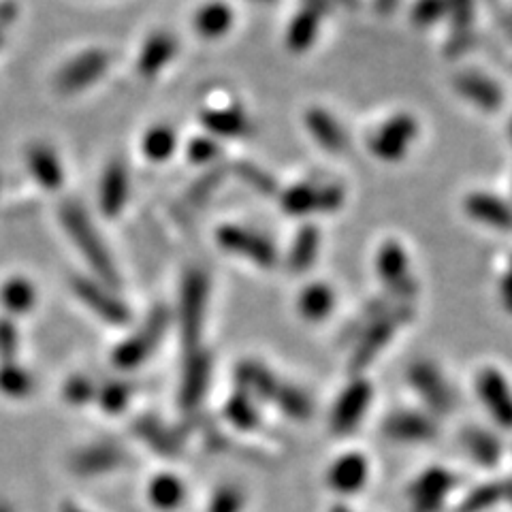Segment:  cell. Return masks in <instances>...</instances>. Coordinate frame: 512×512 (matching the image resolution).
<instances>
[{"label":"cell","mask_w":512,"mask_h":512,"mask_svg":"<svg viewBox=\"0 0 512 512\" xmlns=\"http://www.w3.org/2000/svg\"><path fill=\"white\" fill-rule=\"evenodd\" d=\"M476 389L491 416L502 427L512 429V391L500 372L483 370L476 378Z\"/></svg>","instance_id":"cell-12"},{"label":"cell","mask_w":512,"mask_h":512,"mask_svg":"<svg viewBox=\"0 0 512 512\" xmlns=\"http://www.w3.org/2000/svg\"><path fill=\"white\" fill-rule=\"evenodd\" d=\"M207 276L199 269H192L184 278L182 286V303H180V318H182V338L188 348H195L201 338L203 316L207 306Z\"/></svg>","instance_id":"cell-3"},{"label":"cell","mask_w":512,"mask_h":512,"mask_svg":"<svg viewBox=\"0 0 512 512\" xmlns=\"http://www.w3.org/2000/svg\"><path fill=\"white\" fill-rule=\"evenodd\" d=\"M109 67V54L101 50H90L73 58L67 67H64L58 77L56 84L60 92H79L94 84Z\"/></svg>","instance_id":"cell-8"},{"label":"cell","mask_w":512,"mask_h":512,"mask_svg":"<svg viewBox=\"0 0 512 512\" xmlns=\"http://www.w3.org/2000/svg\"><path fill=\"white\" fill-rule=\"evenodd\" d=\"M60 222L62 227L67 229V233L73 237L75 246L82 250L90 267L103 278V282L118 286L120 278H118L116 265L111 261L103 239L99 237V233H96L90 216L84 212V207L77 205L75 201H67L60 207Z\"/></svg>","instance_id":"cell-1"},{"label":"cell","mask_w":512,"mask_h":512,"mask_svg":"<svg viewBox=\"0 0 512 512\" xmlns=\"http://www.w3.org/2000/svg\"><path fill=\"white\" fill-rule=\"evenodd\" d=\"M276 404L282 408L284 414L293 416V419H308L312 414L310 397L295 387H288V384H282V389L276 397Z\"/></svg>","instance_id":"cell-37"},{"label":"cell","mask_w":512,"mask_h":512,"mask_svg":"<svg viewBox=\"0 0 512 512\" xmlns=\"http://www.w3.org/2000/svg\"><path fill=\"white\" fill-rule=\"evenodd\" d=\"M28 167L30 173L35 175V180L47 188V190H56L62 184V167L60 160L54 154L52 148L47 146H32L28 150Z\"/></svg>","instance_id":"cell-23"},{"label":"cell","mask_w":512,"mask_h":512,"mask_svg":"<svg viewBox=\"0 0 512 512\" xmlns=\"http://www.w3.org/2000/svg\"><path fill=\"white\" fill-rule=\"evenodd\" d=\"M306 124L314 139L329 152L340 154L348 148V135L344 128L338 124L329 111L325 109H310L306 114Z\"/></svg>","instance_id":"cell-20"},{"label":"cell","mask_w":512,"mask_h":512,"mask_svg":"<svg viewBox=\"0 0 512 512\" xmlns=\"http://www.w3.org/2000/svg\"><path fill=\"white\" fill-rule=\"evenodd\" d=\"M455 88L483 111H495L502 107V90L489 77L478 73H461L455 77Z\"/></svg>","instance_id":"cell-17"},{"label":"cell","mask_w":512,"mask_h":512,"mask_svg":"<svg viewBox=\"0 0 512 512\" xmlns=\"http://www.w3.org/2000/svg\"><path fill=\"white\" fill-rule=\"evenodd\" d=\"M244 495L235 487L220 489L210 504V512H242Z\"/></svg>","instance_id":"cell-41"},{"label":"cell","mask_w":512,"mask_h":512,"mask_svg":"<svg viewBox=\"0 0 512 512\" xmlns=\"http://www.w3.org/2000/svg\"><path fill=\"white\" fill-rule=\"evenodd\" d=\"M455 487V476L446 470H429L425 472L410 489L412 510L414 512H436L444 498Z\"/></svg>","instance_id":"cell-13"},{"label":"cell","mask_w":512,"mask_h":512,"mask_svg":"<svg viewBox=\"0 0 512 512\" xmlns=\"http://www.w3.org/2000/svg\"><path fill=\"white\" fill-rule=\"evenodd\" d=\"M412 318V308L402 303V306L397 308H389L384 314L376 316L370 325H367L357 338V346L355 352H352V359H350V372H363L367 365H370L380 352L382 348L389 344V340L395 335V331L406 325L408 320Z\"/></svg>","instance_id":"cell-2"},{"label":"cell","mask_w":512,"mask_h":512,"mask_svg":"<svg viewBox=\"0 0 512 512\" xmlns=\"http://www.w3.org/2000/svg\"><path fill=\"white\" fill-rule=\"evenodd\" d=\"M233 24V11L222 5V3H212L203 7L197 18H195V26L199 30V35L205 39H218L227 32Z\"/></svg>","instance_id":"cell-29"},{"label":"cell","mask_w":512,"mask_h":512,"mask_svg":"<svg viewBox=\"0 0 512 512\" xmlns=\"http://www.w3.org/2000/svg\"><path fill=\"white\" fill-rule=\"evenodd\" d=\"M73 291L77 293V297L82 299L84 303H88V306L103 316L105 320H109V323H126L128 320V310L124 303L111 295L109 288L96 284L88 278H75L73 280Z\"/></svg>","instance_id":"cell-14"},{"label":"cell","mask_w":512,"mask_h":512,"mask_svg":"<svg viewBox=\"0 0 512 512\" xmlns=\"http://www.w3.org/2000/svg\"><path fill=\"white\" fill-rule=\"evenodd\" d=\"M214 135L220 137H244L252 131L250 120L239 109H210L201 120Z\"/></svg>","instance_id":"cell-27"},{"label":"cell","mask_w":512,"mask_h":512,"mask_svg":"<svg viewBox=\"0 0 512 512\" xmlns=\"http://www.w3.org/2000/svg\"><path fill=\"white\" fill-rule=\"evenodd\" d=\"M224 169H214V171H207L205 175L190 186V190L186 192V201L190 207H201L203 203H207L212 199L214 192L220 188L222 180H224Z\"/></svg>","instance_id":"cell-38"},{"label":"cell","mask_w":512,"mask_h":512,"mask_svg":"<svg viewBox=\"0 0 512 512\" xmlns=\"http://www.w3.org/2000/svg\"><path fill=\"white\" fill-rule=\"evenodd\" d=\"M378 271L384 286L395 299L408 301L416 293V282L412 280L408 271L406 252L397 242H387L380 248L378 254Z\"/></svg>","instance_id":"cell-7"},{"label":"cell","mask_w":512,"mask_h":512,"mask_svg":"<svg viewBox=\"0 0 512 512\" xmlns=\"http://www.w3.org/2000/svg\"><path fill=\"white\" fill-rule=\"evenodd\" d=\"M13 346H15V329L11 323L3 320V323H0V348L9 352L13 350Z\"/></svg>","instance_id":"cell-43"},{"label":"cell","mask_w":512,"mask_h":512,"mask_svg":"<svg viewBox=\"0 0 512 512\" xmlns=\"http://www.w3.org/2000/svg\"><path fill=\"white\" fill-rule=\"evenodd\" d=\"M233 171L242 178L252 190L261 192L265 197H271L278 192V182L271 178L267 171H263L261 167H256L254 163H248V160H239V163L233 165Z\"/></svg>","instance_id":"cell-34"},{"label":"cell","mask_w":512,"mask_h":512,"mask_svg":"<svg viewBox=\"0 0 512 512\" xmlns=\"http://www.w3.org/2000/svg\"><path fill=\"white\" fill-rule=\"evenodd\" d=\"M128 199V173L122 163H111L101 180V192H99V201H101V210L105 216H118Z\"/></svg>","instance_id":"cell-18"},{"label":"cell","mask_w":512,"mask_h":512,"mask_svg":"<svg viewBox=\"0 0 512 512\" xmlns=\"http://www.w3.org/2000/svg\"><path fill=\"white\" fill-rule=\"evenodd\" d=\"M175 143H178V139H175V133L169 126H154L143 137V152L154 163H163L175 152Z\"/></svg>","instance_id":"cell-33"},{"label":"cell","mask_w":512,"mask_h":512,"mask_svg":"<svg viewBox=\"0 0 512 512\" xmlns=\"http://www.w3.org/2000/svg\"><path fill=\"white\" fill-rule=\"evenodd\" d=\"M32 301H35V288L28 280L13 278L3 286V303L11 312H26L32 306Z\"/></svg>","instance_id":"cell-35"},{"label":"cell","mask_w":512,"mask_h":512,"mask_svg":"<svg viewBox=\"0 0 512 512\" xmlns=\"http://www.w3.org/2000/svg\"><path fill=\"white\" fill-rule=\"evenodd\" d=\"M384 434L397 442H427L438 434L436 423L416 412H393L384 421Z\"/></svg>","instance_id":"cell-15"},{"label":"cell","mask_w":512,"mask_h":512,"mask_svg":"<svg viewBox=\"0 0 512 512\" xmlns=\"http://www.w3.org/2000/svg\"><path fill=\"white\" fill-rule=\"evenodd\" d=\"M365 478H367V461L363 455H357V453L344 455L342 459L335 461V466L329 472V483L342 493H352L361 489Z\"/></svg>","instance_id":"cell-22"},{"label":"cell","mask_w":512,"mask_h":512,"mask_svg":"<svg viewBox=\"0 0 512 512\" xmlns=\"http://www.w3.org/2000/svg\"><path fill=\"white\" fill-rule=\"evenodd\" d=\"M448 11L446 0H419L412 9V20L419 26H431L444 18Z\"/></svg>","instance_id":"cell-40"},{"label":"cell","mask_w":512,"mask_h":512,"mask_svg":"<svg viewBox=\"0 0 512 512\" xmlns=\"http://www.w3.org/2000/svg\"><path fill=\"white\" fill-rule=\"evenodd\" d=\"M218 244L261 267H274L278 261V250L269 239L242 227H222L218 231Z\"/></svg>","instance_id":"cell-6"},{"label":"cell","mask_w":512,"mask_h":512,"mask_svg":"<svg viewBox=\"0 0 512 512\" xmlns=\"http://www.w3.org/2000/svg\"><path fill=\"white\" fill-rule=\"evenodd\" d=\"M466 210L472 218L489 224V227L512 231V210L498 197L485 195V192H476V195L468 197Z\"/></svg>","instance_id":"cell-21"},{"label":"cell","mask_w":512,"mask_h":512,"mask_svg":"<svg viewBox=\"0 0 512 512\" xmlns=\"http://www.w3.org/2000/svg\"><path fill=\"white\" fill-rule=\"evenodd\" d=\"M446 3H448V13H451V20H453V35L446 43V56L459 58L474 45V32H472L474 0H446Z\"/></svg>","instance_id":"cell-16"},{"label":"cell","mask_w":512,"mask_h":512,"mask_svg":"<svg viewBox=\"0 0 512 512\" xmlns=\"http://www.w3.org/2000/svg\"><path fill=\"white\" fill-rule=\"evenodd\" d=\"M218 154H220V150L216 146V141L207 139V137L195 139V141L190 143V148H188L190 160H192V163H199V165L210 163V160H214Z\"/></svg>","instance_id":"cell-42"},{"label":"cell","mask_w":512,"mask_h":512,"mask_svg":"<svg viewBox=\"0 0 512 512\" xmlns=\"http://www.w3.org/2000/svg\"><path fill=\"white\" fill-rule=\"evenodd\" d=\"M512 502V478L504 480V483H489V485H483L474 489L466 502L461 504V512H483L495 504L500 502Z\"/></svg>","instance_id":"cell-28"},{"label":"cell","mask_w":512,"mask_h":512,"mask_svg":"<svg viewBox=\"0 0 512 512\" xmlns=\"http://www.w3.org/2000/svg\"><path fill=\"white\" fill-rule=\"evenodd\" d=\"M376 5H378V11H380V13H389V11L395 9L397 0H376Z\"/></svg>","instance_id":"cell-45"},{"label":"cell","mask_w":512,"mask_h":512,"mask_svg":"<svg viewBox=\"0 0 512 512\" xmlns=\"http://www.w3.org/2000/svg\"><path fill=\"white\" fill-rule=\"evenodd\" d=\"M416 131H419V126L412 116H395L370 137V150L374 156L395 163V160L406 156Z\"/></svg>","instance_id":"cell-5"},{"label":"cell","mask_w":512,"mask_h":512,"mask_svg":"<svg viewBox=\"0 0 512 512\" xmlns=\"http://www.w3.org/2000/svg\"><path fill=\"white\" fill-rule=\"evenodd\" d=\"M182 498H184V489L178 480L171 476H163L160 480H156L152 487V500L163 508L178 506L182 502Z\"/></svg>","instance_id":"cell-39"},{"label":"cell","mask_w":512,"mask_h":512,"mask_svg":"<svg viewBox=\"0 0 512 512\" xmlns=\"http://www.w3.org/2000/svg\"><path fill=\"white\" fill-rule=\"evenodd\" d=\"M333 291L327 284H310L299 297V312L308 320H323L333 310Z\"/></svg>","instance_id":"cell-31"},{"label":"cell","mask_w":512,"mask_h":512,"mask_svg":"<svg viewBox=\"0 0 512 512\" xmlns=\"http://www.w3.org/2000/svg\"><path fill=\"white\" fill-rule=\"evenodd\" d=\"M344 203V188L340 184H299L282 195V207L291 216H306L312 212H333Z\"/></svg>","instance_id":"cell-4"},{"label":"cell","mask_w":512,"mask_h":512,"mask_svg":"<svg viewBox=\"0 0 512 512\" xmlns=\"http://www.w3.org/2000/svg\"><path fill=\"white\" fill-rule=\"evenodd\" d=\"M372 387L365 380L352 382L350 387L340 395L338 404L331 414V429L335 434H348L363 419V414L370 406Z\"/></svg>","instance_id":"cell-11"},{"label":"cell","mask_w":512,"mask_h":512,"mask_svg":"<svg viewBox=\"0 0 512 512\" xmlns=\"http://www.w3.org/2000/svg\"><path fill=\"white\" fill-rule=\"evenodd\" d=\"M210 374H212V361L207 355H192L188 359L186 367V376L182 384V399L184 404L195 406L201 402V397L210 384Z\"/></svg>","instance_id":"cell-26"},{"label":"cell","mask_w":512,"mask_h":512,"mask_svg":"<svg viewBox=\"0 0 512 512\" xmlns=\"http://www.w3.org/2000/svg\"><path fill=\"white\" fill-rule=\"evenodd\" d=\"M502 297H504L506 308L512 310V261H510V267H508V274L502 282Z\"/></svg>","instance_id":"cell-44"},{"label":"cell","mask_w":512,"mask_h":512,"mask_svg":"<svg viewBox=\"0 0 512 512\" xmlns=\"http://www.w3.org/2000/svg\"><path fill=\"white\" fill-rule=\"evenodd\" d=\"M254 3H274V0H254Z\"/></svg>","instance_id":"cell-48"},{"label":"cell","mask_w":512,"mask_h":512,"mask_svg":"<svg viewBox=\"0 0 512 512\" xmlns=\"http://www.w3.org/2000/svg\"><path fill=\"white\" fill-rule=\"evenodd\" d=\"M175 50H178V45H175V39L171 35H167V32H156L139 56V73L143 77H154L175 56Z\"/></svg>","instance_id":"cell-24"},{"label":"cell","mask_w":512,"mask_h":512,"mask_svg":"<svg viewBox=\"0 0 512 512\" xmlns=\"http://www.w3.org/2000/svg\"><path fill=\"white\" fill-rule=\"evenodd\" d=\"M227 419L237 427V429H254L259 425V412H256L254 404L248 399L246 393H237L229 399L227 404Z\"/></svg>","instance_id":"cell-36"},{"label":"cell","mask_w":512,"mask_h":512,"mask_svg":"<svg viewBox=\"0 0 512 512\" xmlns=\"http://www.w3.org/2000/svg\"><path fill=\"white\" fill-rule=\"evenodd\" d=\"M167 323H169V312L165 308H156L150 314L146 327H143L137 335H133L131 340H128L126 344H122L118 348L116 361L120 365H124V367H131V365L141 363L154 350L158 340L163 338V333L167 329Z\"/></svg>","instance_id":"cell-10"},{"label":"cell","mask_w":512,"mask_h":512,"mask_svg":"<svg viewBox=\"0 0 512 512\" xmlns=\"http://www.w3.org/2000/svg\"><path fill=\"white\" fill-rule=\"evenodd\" d=\"M410 382L412 387L419 391V395L425 399V402L434 408L440 414L453 412L455 408V395L448 387L442 374L436 370L434 365L429 363H414L410 367Z\"/></svg>","instance_id":"cell-9"},{"label":"cell","mask_w":512,"mask_h":512,"mask_svg":"<svg viewBox=\"0 0 512 512\" xmlns=\"http://www.w3.org/2000/svg\"><path fill=\"white\" fill-rule=\"evenodd\" d=\"M0 45H3V37H0Z\"/></svg>","instance_id":"cell-49"},{"label":"cell","mask_w":512,"mask_h":512,"mask_svg":"<svg viewBox=\"0 0 512 512\" xmlns=\"http://www.w3.org/2000/svg\"><path fill=\"white\" fill-rule=\"evenodd\" d=\"M235 380L237 384H242L246 391L261 399H267V402H276V397L282 389V382H278V378L271 374L267 367L254 361L239 363L235 370Z\"/></svg>","instance_id":"cell-19"},{"label":"cell","mask_w":512,"mask_h":512,"mask_svg":"<svg viewBox=\"0 0 512 512\" xmlns=\"http://www.w3.org/2000/svg\"><path fill=\"white\" fill-rule=\"evenodd\" d=\"M461 442L466 446L470 457L485 468H493L502 457V444L498 442V438H493L489 431L468 427L461 434Z\"/></svg>","instance_id":"cell-25"},{"label":"cell","mask_w":512,"mask_h":512,"mask_svg":"<svg viewBox=\"0 0 512 512\" xmlns=\"http://www.w3.org/2000/svg\"><path fill=\"white\" fill-rule=\"evenodd\" d=\"M333 512H348L344 506H338V508H333Z\"/></svg>","instance_id":"cell-47"},{"label":"cell","mask_w":512,"mask_h":512,"mask_svg":"<svg viewBox=\"0 0 512 512\" xmlns=\"http://www.w3.org/2000/svg\"><path fill=\"white\" fill-rule=\"evenodd\" d=\"M329 3H340L348 9H357L359 7V0H329Z\"/></svg>","instance_id":"cell-46"},{"label":"cell","mask_w":512,"mask_h":512,"mask_svg":"<svg viewBox=\"0 0 512 512\" xmlns=\"http://www.w3.org/2000/svg\"><path fill=\"white\" fill-rule=\"evenodd\" d=\"M318 24H320V15L314 13L312 9L303 7L293 24L288 26V35H286V45L291 47L293 52H303L314 43L318 35Z\"/></svg>","instance_id":"cell-30"},{"label":"cell","mask_w":512,"mask_h":512,"mask_svg":"<svg viewBox=\"0 0 512 512\" xmlns=\"http://www.w3.org/2000/svg\"><path fill=\"white\" fill-rule=\"evenodd\" d=\"M318 231L314 227H303L295 239V244L291 248V254H288V267L295 274H301L312 267L316 252H318Z\"/></svg>","instance_id":"cell-32"}]
</instances>
